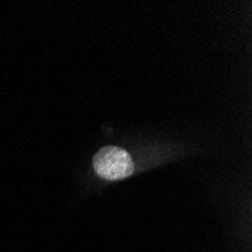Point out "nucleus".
<instances>
[{
	"instance_id": "1",
	"label": "nucleus",
	"mask_w": 252,
	"mask_h": 252,
	"mask_svg": "<svg viewBox=\"0 0 252 252\" xmlns=\"http://www.w3.org/2000/svg\"><path fill=\"white\" fill-rule=\"evenodd\" d=\"M94 169L106 180H121L133 174L134 165L126 150L104 147L94 156Z\"/></svg>"
}]
</instances>
